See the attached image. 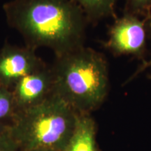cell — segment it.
Listing matches in <instances>:
<instances>
[{"label":"cell","mask_w":151,"mask_h":151,"mask_svg":"<svg viewBox=\"0 0 151 151\" xmlns=\"http://www.w3.org/2000/svg\"><path fill=\"white\" fill-rule=\"evenodd\" d=\"M84 13L87 20L95 21L110 16L117 0H73Z\"/></svg>","instance_id":"obj_8"},{"label":"cell","mask_w":151,"mask_h":151,"mask_svg":"<svg viewBox=\"0 0 151 151\" xmlns=\"http://www.w3.org/2000/svg\"><path fill=\"white\" fill-rule=\"evenodd\" d=\"M146 40L143 22L137 16L127 14L113 24L106 47L116 55H140L144 50Z\"/></svg>","instance_id":"obj_5"},{"label":"cell","mask_w":151,"mask_h":151,"mask_svg":"<svg viewBox=\"0 0 151 151\" xmlns=\"http://www.w3.org/2000/svg\"><path fill=\"white\" fill-rule=\"evenodd\" d=\"M130 6L134 11H145L151 7V0H129Z\"/></svg>","instance_id":"obj_11"},{"label":"cell","mask_w":151,"mask_h":151,"mask_svg":"<svg viewBox=\"0 0 151 151\" xmlns=\"http://www.w3.org/2000/svg\"><path fill=\"white\" fill-rule=\"evenodd\" d=\"M20 151H48L45 150H20Z\"/></svg>","instance_id":"obj_14"},{"label":"cell","mask_w":151,"mask_h":151,"mask_svg":"<svg viewBox=\"0 0 151 151\" xmlns=\"http://www.w3.org/2000/svg\"><path fill=\"white\" fill-rule=\"evenodd\" d=\"M17 113L18 111L11 90L0 86V121L6 119L13 120Z\"/></svg>","instance_id":"obj_9"},{"label":"cell","mask_w":151,"mask_h":151,"mask_svg":"<svg viewBox=\"0 0 151 151\" xmlns=\"http://www.w3.org/2000/svg\"><path fill=\"white\" fill-rule=\"evenodd\" d=\"M148 78H150V79H151V74H150V75H148Z\"/></svg>","instance_id":"obj_15"},{"label":"cell","mask_w":151,"mask_h":151,"mask_svg":"<svg viewBox=\"0 0 151 151\" xmlns=\"http://www.w3.org/2000/svg\"><path fill=\"white\" fill-rule=\"evenodd\" d=\"M78 114L52 93L39 104L18 111L8 130L20 150L65 151Z\"/></svg>","instance_id":"obj_3"},{"label":"cell","mask_w":151,"mask_h":151,"mask_svg":"<svg viewBox=\"0 0 151 151\" xmlns=\"http://www.w3.org/2000/svg\"><path fill=\"white\" fill-rule=\"evenodd\" d=\"M8 128L9 126H4L2 123H1V121H0V134H1V133H3V132H4L5 131H6V130L8 129Z\"/></svg>","instance_id":"obj_13"},{"label":"cell","mask_w":151,"mask_h":151,"mask_svg":"<svg viewBox=\"0 0 151 151\" xmlns=\"http://www.w3.org/2000/svg\"><path fill=\"white\" fill-rule=\"evenodd\" d=\"M0 151H20L18 143L11 137L8 129L0 134Z\"/></svg>","instance_id":"obj_10"},{"label":"cell","mask_w":151,"mask_h":151,"mask_svg":"<svg viewBox=\"0 0 151 151\" xmlns=\"http://www.w3.org/2000/svg\"><path fill=\"white\" fill-rule=\"evenodd\" d=\"M96 122L90 114H78L73 133L65 151H97Z\"/></svg>","instance_id":"obj_7"},{"label":"cell","mask_w":151,"mask_h":151,"mask_svg":"<svg viewBox=\"0 0 151 151\" xmlns=\"http://www.w3.org/2000/svg\"><path fill=\"white\" fill-rule=\"evenodd\" d=\"M53 75L51 67L46 65L20 79L11 89L17 111L39 104L51 95Z\"/></svg>","instance_id":"obj_6"},{"label":"cell","mask_w":151,"mask_h":151,"mask_svg":"<svg viewBox=\"0 0 151 151\" xmlns=\"http://www.w3.org/2000/svg\"><path fill=\"white\" fill-rule=\"evenodd\" d=\"M150 32H151V20H150ZM147 69H151V58L150 59L148 60V61L145 62L144 63H143L142 65L139 66V67L137 69V71H135L134 73L132 76L131 78H130L128 81H131L133 80L134 78H136L138 75L140 74L142 72H143L145 70H146Z\"/></svg>","instance_id":"obj_12"},{"label":"cell","mask_w":151,"mask_h":151,"mask_svg":"<svg viewBox=\"0 0 151 151\" xmlns=\"http://www.w3.org/2000/svg\"><path fill=\"white\" fill-rule=\"evenodd\" d=\"M3 10L25 46L47 47L58 57L84 46L88 20L73 0H12Z\"/></svg>","instance_id":"obj_1"},{"label":"cell","mask_w":151,"mask_h":151,"mask_svg":"<svg viewBox=\"0 0 151 151\" xmlns=\"http://www.w3.org/2000/svg\"><path fill=\"white\" fill-rule=\"evenodd\" d=\"M52 93L78 114H90L101 106L109 90V70L100 52L84 46L55 57L51 66Z\"/></svg>","instance_id":"obj_2"},{"label":"cell","mask_w":151,"mask_h":151,"mask_svg":"<svg viewBox=\"0 0 151 151\" xmlns=\"http://www.w3.org/2000/svg\"><path fill=\"white\" fill-rule=\"evenodd\" d=\"M46 65L34 49L6 42L0 49V86L11 90L20 79Z\"/></svg>","instance_id":"obj_4"}]
</instances>
